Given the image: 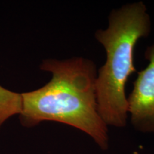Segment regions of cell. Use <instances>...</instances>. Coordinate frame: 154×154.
I'll return each instance as SVG.
<instances>
[{"label":"cell","instance_id":"cell-1","mask_svg":"<svg viewBox=\"0 0 154 154\" xmlns=\"http://www.w3.org/2000/svg\"><path fill=\"white\" fill-rule=\"evenodd\" d=\"M40 69L51 73L52 77L43 87L21 94L22 124L33 126L44 121L62 123L85 132L106 149L107 125L98 110L95 63L83 57L47 59Z\"/></svg>","mask_w":154,"mask_h":154},{"label":"cell","instance_id":"cell-2","mask_svg":"<svg viewBox=\"0 0 154 154\" xmlns=\"http://www.w3.org/2000/svg\"><path fill=\"white\" fill-rule=\"evenodd\" d=\"M151 32V17L143 2L114 9L105 29L96 32L95 37L106 53L104 64L97 71L98 110L106 125L123 127L126 124L128 102L126 84L136 72L134 50L140 38Z\"/></svg>","mask_w":154,"mask_h":154},{"label":"cell","instance_id":"cell-3","mask_svg":"<svg viewBox=\"0 0 154 154\" xmlns=\"http://www.w3.org/2000/svg\"><path fill=\"white\" fill-rule=\"evenodd\" d=\"M145 58L149 63L138 73L127 98L128 113L136 128L154 133V43L146 49Z\"/></svg>","mask_w":154,"mask_h":154},{"label":"cell","instance_id":"cell-4","mask_svg":"<svg viewBox=\"0 0 154 154\" xmlns=\"http://www.w3.org/2000/svg\"><path fill=\"white\" fill-rule=\"evenodd\" d=\"M22 110V94L14 93L0 86V126L11 116Z\"/></svg>","mask_w":154,"mask_h":154}]
</instances>
